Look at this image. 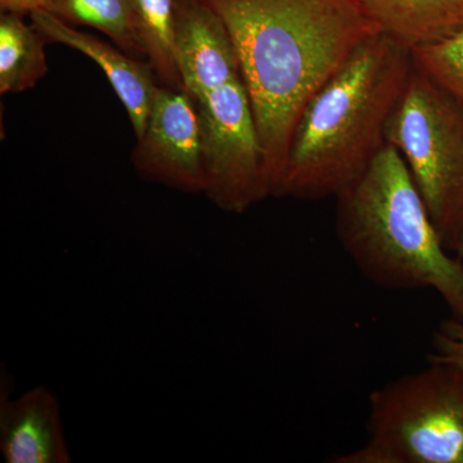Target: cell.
<instances>
[{
	"label": "cell",
	"instance_id": "cell-5",
	"mask_svg": "<svg viewBox=\"0 0 463 463\" xmlns=\"http://www.w3.org/2000/svg\"><path fill=\"white\" fill-rule=\"evenodd\" d=\"M386 141L402 155L444 246L463 241V100L414 65Z\"/></svg>",
	"mask_w": 463,
	"mask_h": 463
},
{
	"label": "cell",
	"instance_id": "cell-7",
	"mask_svg": "<svg viewBox=\"0 0 463 463\" xmlns=\"http://www.w3.org/2000/svg\"><path fill=\"white\" fill-rule=\"evenodd\" d=\"M137 141L132 160L139 175L185 194H203L199 111L187 91L158 87L145 134Z\"/></svg>",
	"mask_w": 463,
	"mask_h": 463
},
{
	"label": "cell",
	"instance_id": "cell-12",
	"mask_svg": "<svg viewBox=\"0 0 463 463\" xmlns=\"http://www.w3.org/2000/svg\"><path fill=\"white\" fill-rule=\"evenodd\" d=\"M45 39L23 14L0 16V93L32 90L48 74Z\"/></svg>",
	"mask_w": 463,
	"mask_h": 463
},
{
	"label": "cell",
	"instance_id": "cell-3",
	"mask_svg": "<svg viewBox=\"0 0 463 463\" xmlns=\"http://www.w3.org/2000/svg\"><path fill=\"white\" fill-rule=\"evenodd\" d=\"M336 199V234L359 272L389 289L431 288L463 322V261L449 255L407 164L386 146Z\"/></svg>",
	"mask_w": 463,
	"mask_h": 463
},
{
	"label": "cell",
	"instance_id": "cell-1",
	"mask_svg": "<svg viewBox=\"0 0 463 463\" xmlns=\"http://www.w3.org/2000/svg\"><path fill=\"white\" fill-rule=\"evenodd\" d=\"M227 26L277 197L307 102L379 35L359 0H203Z\"/></svg>",
	"mask_w": 463,
	"mask_h": 463
},
{
	"label": "cell",
	"instance_id": "cell-15",
	"mask_svg": "<svg viewBox=\"0 0 463 463\" xmlns=\"http://www.w3.org/2000/svg\"><path fill=\"white\" fill-rule=\"evenodd\" d=\"M414 65L463 100V32L412 51Z\"/></svg>",
	"mask_w": 463,
	"mask_h": 463
},
{
	"label": "cell",
	"instance_id": "cell-13",
	"mask_svg": "<svg viewBox=\"0 0 463 463\" xmlns=\"http://www.w3.org/2000/svg\"><path fill=\"white\" fill-rule=\"evenodd\" d=\"M45 11L70 25L99 30L129 56L146 58L134 0H53Z\"/></svg>",
	"mask_w": 463,
	"mask_h": 463
},
{
	"label": "cell",
	"instance_id": "cell-11",
	"mask_svg": "<svg viewBox=\"0 0 463 463\" xmlns=\"http://www.w3.org/2000/svg\"><path fill=\"white\" fill-rule=\"evenodd\" d=\"M380 33L413 51L463 32V0H359Z\"/></svg>",
	"mask_w": 463,
	"mask_h": 463
},
{
	"label": "cell",
	"instance_id": "cell-8",
	"mask_svg": "<svg viewBox=\"0 0 463 463\" xmlns=\"http://www.w3.org/2000/svg\"><path fill=\"white\" fill-rule=\"evenodd\" d=\"M174 48L183 90L194 100L242 79L227 26L203 0H175Z\"/></svg>",
	"mask_w": 463,
	"mask_h": 463
},
{
	"label": "cell",
	"instance_id": "cell-16",
	"mask_svg": "<svg viewBox=\"0 0 463 463\" xmlns=\"http://www.w3.org/2000/svg\"><path fill=\"white\" fill-rule=\"evenodd\" d=\"M431 364L452 365L463 371V322L452 318L441 322L432 335Z\"/></svg>",
	"mask_w": 463,
	"mask_h": 463
},
{
	"label": "cell",
	"instance_id": "cell-17",
	"mask_svg": "<svg viewBox=\"0 0 463 463\" xmlns=\"http://www.w3.org/2000/svg\"><path fill=\"white\" fill-rule=\"evenodd\" d=\"M53 0H0L2 12H12V14H32L33 12L48 9Z\"/></svg>",
	"mask_w": 463,
	"mask_h": 463
},
{
	"label": "cell",
	"instance_id": "cell-4",
	"mask_svg": "<svg viewBox=\"0 0 463 463\" xmlns=\"http://www.w3.org/2000/svg\"><path fill=\"white\" fill-rule=\"evenodd\" d=\"M374 390L368 439L335 463H463V371L431 364Z\"/></svg>",
	"mask_w": 463,
	"mask_h": 463
},
{
	"label": "cell",
	"instance_id": "cell-9",
	"mask_svg": "<svg viewBox=\"0 0 463 463\" xmlns=\"http://www.w3.org/2000/svg\"><path fill=\"white\" fill-rule=\"evenodd\" d=\"M30 20L45 42L80 52L99 66L127 109L137 139L141 138L158 90L152 66L118 51V47H112L97 36L80 32L44 9L33 12Z\"/></svg>",
	"mask_w": 463,
	"mask_h": 463
},
{
	"label": "cell",
	"instance_id": "cell-14",
	"mask_svg": "<svg viewBox=\"0 0 463 463\" xmlns=\"http://www.w3.org/2000/svg\"><path fill=\"white\" fill-rule=\"evenodd\" d=\"M146 58L163 87L183 90L175 61V0H134Z\"/></svg>",
	"mask_w": 463,
	"mask_h": 463
},
{
	"label": "cell",
	"instance_id": "cell-6",
	"mask_svg": "<svg viewBox=\"0 0 463 463\" xmlns=\"http://www.w3.org/2000/svg\"><path fill=\"white\" fill-rule=\"evenodd\" d=\"M207 199L231 214L274 196L242 79L196 99Z\"/></svg>",
	"mask_w": 463,
	"mask_h": 463
},
{
	"label": "cell",
	"instance_id": "cell-10",
	"mask_svg": "<svg viewBox=\"0 0 463 463\" xmlns=\"http://www.w3.org/2000/svg\"><path fill=\"white\" fill-rule=\"evenodd\" d=\"M11 383L0 381V452L7 463H70L58 399L44 386L11 398Z\"/></svg>",
	"mask_w": 463,
	"mask_h": 463
},
{
	"label": "cell",
	"instance_id": "cell-18",
	"mask_svg": "<svg viewBox=\"0 0 463 463\" xmlns=\"http://www.w3.org/2000/svg\"><path fill=\"white\" fill-rule=\"evenodd\" d=\"M456 254H457V257L461 259V260L463 261V241H462L461 245H459L458 250H457Z\"/></svg>",
	"mask_w": 463,
	"mask_h": 463
},
{
	"label": "cell",
	"instance_id": "cell-2",
	"mask_svg": "<svg viewBox=\"0 0 463 463\" xmlns=\"http://www.w3.org/2000/svg\"><path fill=\"white\" fill-rule=\"evenodd\" d=\"M413 70L412 51L389 36L364 43L301 112L277 197L327 199L358 181L388 146Z\"/></svg>",
	"mask_w": 463,
	"mask_h": 463
}]
</instances>
